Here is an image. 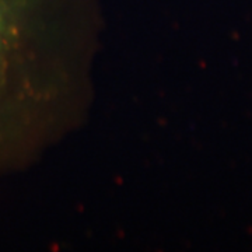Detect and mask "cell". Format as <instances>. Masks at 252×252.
<instances>
[{
  "instance_id": "6da1fadb",
  "label": "cell",
  "mask_w": 252,
  "mask_h": 252,
  "mask_svg": "<svg viewBox=\"0 0 252 252\" xmlns=\"http://www.w3.org/2000/svg\"><path fill=\"white\" fill-rule=\"evenodd\" d=\"M104 27L94 0H0V178L87 124Z\"/></svg>"
}]
</instances>
